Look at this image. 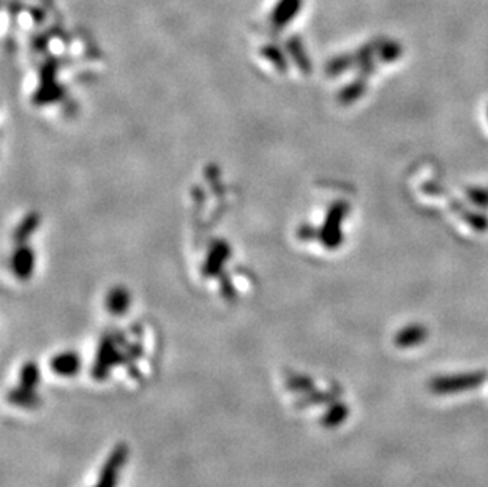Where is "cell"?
Listing matches in <instances>:
<instances>
[{
    "label": "cell",
    "mask_w": 488,
    "mask_h": 487,
    "mask_svg": "<svg viewBox=\"0 0 488 487\" xmlns=\"http://www.w3.org/2000/svg\"><path fill=\"white\" fill-rule=\"evenodd\" d=\"M302 0H280L272 13V21L275 26H285L297 15Z\"/></svg>",
    "instance_id": "obj_2"
},
{
    "label": "cell",
    "mask_w": 488,
    "mask_h": 487,
    "mask_svg": "<svg viewBox=\"0 0 488 487\" xmlns=\"http://www.w3.org/2000/svg\"><path fill=\"white\" fill-rule=\"evenodd\" d=\"M346 211H348L346 203H337V205L332 206L331 212H329L324 233H322L327 247L336 248L340 246V242H342V230H340V225L343 222Z\"/></svg>",
    "instance_id": "obj_1"
},
{
    "label": "cell",
    "mask_w": 488,
    "mask_h": 487,
    "mask_svg": "<svg viewBox=\"0 0 488 487\" xmlns=\"http://www.w3.org/2000/svg\"><path fill=\"white\" fill-rule=\"evenodd\" d=\"M467 196L471 200V203L479 207H488V190L487 189H468Z\"/></svg>",
    "instance_id": "obj_7"
},
{
    "label": "cell",
    "mask_w": 488,
    "mask_h": 487,
    "mask_svg": "<svg viewBox=\"0 0 488 487\" xmlns=\"http://www.w3.org/2000/svg\"><path fill=\"white\" fill-rule=\"evenodd\" d=\"M425 336H427V332H425L422 326H410L397 336V343L401 345V347L416 345L417 342H421Z\"/></svg>",
    "instance_id": "obj_3"
},
{
    "label": "cell",
    "mask_w": 488,
    "mask_h": 487,
    "mask_svg": "<svg viewBox=\"0 0 488 487\" xmlns=\"http://www.w3.org/2000/svg\"><path fill=\"white\" fill-rule=\"evenodd\" d=\"M403 54L401 44L397 42H383L379 44L378 48V55L381 58L384 62H395L397 59H400Z\"/></svg>",
    "instance_id": "obj_5"
},
{
    "label": "cell",
    "mask_w": 488,
    "mask_h": 487,
    "mask_svg": "<svg viewBox=\"0 0 488 487\" xmlns=\"http://www.w3.org/2000/svg\"><path fill=\"white\" fill-rule=\"evenodd\" d=\"M460 212H462L463 219L467 220V222L473 226L476 231H479V233H484V231L488 230V219L485 217L484 214L479 212H471V211H463L462 207H457Z\"/></svg>",
    "instance_id": "obj_6"
},
{
    "label": "cell",
    "mask_w": 488,
    "mask_h": 487,
    "mask_svg": "<svg viewBox=\"0 0 488 487\" xmlns=\"http://www.w3.org/2000/svg\"><path fill=\"white\" fill-rule=\"evenodd\" d=\"M365 92V79L360 78L359 81H354L353 84H349L348 87L343 89V92L340 94V101H343L345 105H349L351 101H356L357 99H360Z\"/></svg>",
    "instance_id": "obj_4"
}]
</instances>
